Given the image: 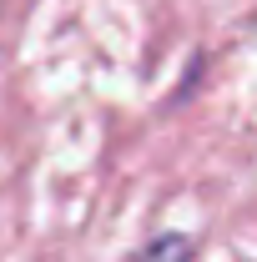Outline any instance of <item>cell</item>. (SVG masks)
Segmentation results:
<instances>
[{"label": "cell", "instance_id": "6da1fadb", "mask_svg": "<svg viewBox=\"0 0 257 262\" xmlns=\"http://www.w3.org/2000/svg\"><path fill=\"white\" fill-rule=\"evenodd\" d=\"M192 252H197V242L187 232H157V237H146L136 247L131 262H192Z\"/></svg>", "mask_w": 257, "mask_h": 262}]
</instances>
